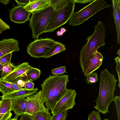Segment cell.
Instances as JSON below:
<instances>
[{"label":"cell","instance_id":"39","mask_svg":"<svg viewBox=\"0 0 120 120\" xmlns=\"http://www.w3.org/2000/svg\"><path fill=\"white\" fill-rule=\"evenodd\" d=\"M116 63L120 64V57L118 56L116 57L115 58Z\"/></svg>","mask_w":120,"mask_h":120},{"label":"cell","instance_id":"35","mask_svg":"<svg viewBox=\"0 0 120 120\" xmlns=\"http://www.w3.org/2000/svg\"><path fill=\"white\" fill-rule=\"evenodd\" d=\"M30 0H15L17 5H26L30 2Z\"/></svg>","mask_w":120,"mask_h":120},{"label":"cell","instance_id":"37","mask_svg":"<svg viewBox=\"0 0 120 120\" xmlns=\"http://www.w3.org/2000/svg\"><path fill=\"white\" fill-rule=\"evenodd\" d=\"M62 0H50L51 5H54L56 4Z\"/></svg>","mask_w":120,"mask_h":120},{"label":"cell","instance_id":"16","mask_svg":"<svg viewBox=\"0 0 120 120\" xmlns=\"http://www.w3.org/2000/svg\"><path fill=\"white\" fill-rule=\"evenodd\" d=\"M50 0H34L23 5L27 11L32 12L45 8L51 5Z\"/></svg>","mask_w":120,"mask_h":120},{"label":"cell","instance_id":"45","mask_svg":"<svg viewBox=\"0 0 120 120\" xmlns=\"http://www.w3.org/2000/svg\"><path fill=\"white\" fill-rule=\"evenodd\" d=\"M118 0V1H119V2H120V0Z\"/></svg>","mask_w":120,"mask_h":120},{"label":"cell","instance_id":"15","mask_svg":"<svg viewBox=\"0 0 120 120\" xmlns=\"http://www.w3.org/2000/svg\"><path fill=\"white\" fill-rule=\"evenodd\" d=\"M12 100L2 99L0 101V120H11V112Z\"/></svg>","mask_w":120,"mask_h":120},{"label":"cell","instance_id":"44","mask_svg":"<svg viewBox=\"0 0 120 120\" xmlns=\"http://www.w3.org/2000/svg\"><path fill=\"white\" fill-rule=\"evenodd\" d=\"M30 0V2H31V1H33V0Z\"/></svg>","mask_w":120,"mask_h":120},{"label":"cell","instance_id":"24","mask_svg":"<svg viewBox=\"0 0 120 120\" xmlns=\"http://www.w3.org/2000/svg\"><path fill=\"white\" fill-rule=\"evenodd\" d=\"M68 110H66L51 116V120H65L68 115Z\"/></svg>","mask_w":120,"mask_h":120},{"label":"cell","instance_id":"20","mask_svg":"<svg viewBox=\"0 0 120 120\" xmlns=\"http://www.w3.org/2000/svg\"><path fill=\"white\" fill-rule=\"evenodd\" d=\"M66 50L65 45L58 41H55L54 45L45 53L43 57L48 58Z\"/></svg>","mask_w":120,"mask_h":120},{"label":"cell","instance_id":"12","mask_svg":"<svg viewBox=\"0 0 120 120\" xmlns=\"http://www.w3.org/2000/svg\"><path fill=\"white\" fill-rule=\"evenodd\" d=\"M19 42L14 38H4L0 41V58L10 52L20 50Z\"/></svg>","mask_w":120,"mask_h":120},{"label":"cell","instance_id":"38","mask_svg":"<svg viewBox=\"0 0 120 120\" xmlns=\"http://www.w3.org/2000/svg\"><path fill=\"white\" fill-rule=\"evenodd\" d=\"M10 2V0H0V2L6 5Z\"/></svg>","mask_w":120,"mask_h":120},{"label":"cell","instance_id":"28","mask_svg":"<svg viewBox=\"0 0 120 120\" xmlns=\"http://www.w3.org/2000/svg\"><path fill=\"white\" fill-rule=\"evenodd\" d=\"M66 69V67L65 66H62L53 69L52 70L51 74L55 76L64 74V73H67Z\"/></svg>","mask_w":120,"mask_h":120},{"label":"cell","instance_id":"33","mask_svg":"<svg viewBox=\"0 0 120 120\" xmlns=\"http://www.w3.org/2000/svg\"><path fill=\"white\" fill-rule=\"evenodd\" d=\"M15 91H17L23 89V88L20 86L18 84L17 81L10 82Z\"/></svg>","mask_w":120,"mask_h":120},{"label":"cell","instance_id":"22","mask_svg":"<svg viewBox=\"0 0 120 120\" xmlns=\"http://www.w3.org/2000/svg\"><path fill=\"white\" fill-rule=\"evenodd\" d=\"M10 82L0 78V91L3 95L14 91Z\"/></svg>","mask_w":120,"mask_h":120},{"label":"cell","instance_id":"32","mask_svg":"<svg viewBox=\"0 0 120 120\" xmlns=\"http://www.w3.org/2000/svg\"><path fill=\"white\" fill-rule=\"evenodd\" d=\"M20 116L19 120H32L31 115L27 113H25Z\"/></svg>","mask_w":120,"mask_h":120},{"label":"cell","instance_id":"2","mask_svg":"<svg viewBox=\"0 0 120 120\" xmlns=\"http://www.w3.org/2000/svg\"><path fill=\"white\" fill-rule=\"evenodd\" d=\"M117 81L115 75L109 72L106 69L100 73L99 94L95 101L96 105L93 107L103 114L109 112L108 109L114 100Z\"/></svg>","mask_w":120,"mask_h":120},{"label":"cell","instance_id":"31","mask_svg":"<svg viewBox=\"0 0 120 120\" xmlns=\"http://www.w3.org/2000/svg\"><path fill=\"white\" fill-rule=\"evenodd\" d=\"M34 83L33 82L28 80L26 82L24 88L28 90L32 89L34 88Z\"/></svg>","mask_w":120,"mask_h":120},{"label":"cell","instance_id":"3","mask_svg":"<svg viewBox=\"0 0 120 120\" xmlns=\"http://www.w3.org/2000/svg\"><path fill=\"white\" fill-rule=\"evenodd\" d=\"M105 27L101 21L95 25L93 34L86 38L79 55V62L82 72L85 73L95 52L100 47L104 46L106 37Z\"/></svg>","mask_w":120,"mask_h":120},{"label":"cell","instance_id":"43","mask_svg":"<svg viewBox=\"0 0 120 120\" xmlns=\"http://www.w3.org/2000/svg\"><path fill=\"white\" fill-rule=\"evenodd\" d=\"M117 54L119 56V57L120 56V49H119L118 50L117 52Z\"/></svg>","mask_w":120,"mask_h":120},{"label":"cell","instance_id":"23","mask_svg":"<svg viewBox=\"0 0 120 120\" xmlns=\"http://www.w3.org/2000/svg\"><path fill=\"white\" fill-rule=\"evenodd\" d=\"M16 66L11 63H8L4 65L0 74V78H3L10 74L14 69Z\"/></svg>","mask_w":120,"mask_h":120},{"label":"cell","instance_id":"17","mask_svg":"<svg viewBox=\"0 0 120 120\" xmlns=\"http://www.w3.org/2000/svg\"><path fill=\"white\" fill-rule=\"evenodd\" d=\"M113 6V15L117 33V42L120 44V2L118 0H111Z\"/></svg>","mask_w":120,"mask_h":120},{"label":"cell","instance_id":"14","mask_svg":"<svg viewBox=\"0 0 120 120\" xmlns=\"http://www.w3.org/2000/svg\"><path fill=\"white\" fill-rule=\"evenodd\" d=\"M27 101L25 98L12 100L11 110L14 111L15 116L12 120H17L18 117L26 112Z\"/></svg>","mask_w":120,"mask_h":120},{"label":"cell","instance_id":"26","mask_svg":"<svg viewBox=\"0 0 120 120\" xmlns=\"http://www.w3.org/2000/svg\"><path fill=\"white\" fill-rule=\"evenodd\" d=\"M100 112L93 110L88 115V120H101Z\"/></svg>","mask_w":120,"mask_h":120},{"label":"cell","instance_id":"25","mask_svg":"<svg viewBox=\"0 0 120 120\" xmlns=\"http://www.w3.org/2000/svg\"><path fill=\"white\" fill-rule=\"evenodd\" d=\"M86 76V82L88 84H94L98 81V78L97 72H92Z\"/></svg>","mask_w":120,"mask_h":120},{"label":"cell","instance_id":"21","mask_svg":"<svg viewBox=\"0 0 120 120\" xmlns=\"http://www.w3.org/2000/svg\"><path fill=\"white\" fill-rule=\"evenodd\" d=\"M48 109L35 113L31 115L32 120H51V116Z\"/></svg>","mask_w":120,"mask_h":120},{"label":"cell","instance_id":"13","mask_svg":"<svg viewBox=\"0 0 120 120\" xmlns=\"http://www.w3.org/2000/svg\"><path fill=\"white\" fill-rule=\"evenodd\" d=\"M38 90V88H33L28 90L23 88L21 90L3 95L0 96V98L2 99H9L12 100L25 98L37 93Z\"/></svg>","mask_w":120,"mask_h":120},{"label":"cell","instance_id":"4","mask_svg":"<svg viewBox=\"0 0 120 120\" xmlns=\"http://www.w3.org/2000/svg\"><path fill=\"white\" fill-rule=\"evenodd\" d=\"M75 4L72 0H62L56 4L44 33L53 32L68 21L74 11Z\"/></svg>","mask_w":120,"mask_h":120},{"label":"cell","instance_id":"7","mask_svg":"<svg viewBox=\"0 0 120 120\" xmlns=\"http://www.w3.org/2000/svg\"><path fill=\"white\" fill-rule=\"evenodd\" d=\"M55 42L53 39L48 38L35 39L27 47V52L32 57H43L54 45Z\"/></svg>","mask_w":120,"mask_h":120},{"label":"cell","instance_id":"5","mask_svg":"<svg viewBox=\"0 0 120 120\" xmlns=\"http://www.w3.org/2000/svg\"><path fill=\"white\" fill-rule=\"evenodd\" d=\"M55 5H51L45 8L31 13L29 18V26L32 29V37L38 39L39 35L44 33Z\"/></svg>","mask_w":120,"mask_h":120},{"label":"cell","instance_id":"27","mask_svg":"<svg viewBox=\"0 0 120 120\" xmlns=\"http://www.w3.org/2000/svg\"><path fill=\"white\" fill-rule=\"evenodd\" d=\"M12 52H10L0 58V63L4 65L8 63H11V60Z\"/></svg>","mask_w":120,"mask_h":120},{"label":"cell","instance_id":"29","mask_svg":"<svg viewBox=\"0 0 120 120\" xmlns=\"http://www.w3.org/2000/svg\"><path fill=\"white\" fill-rule=\"evenodd\" d=\"M114 101L116 108L118 118L119 120H120V97L116 96L114 98Z\"/></svg>","mask_w":120,"mask_h":120},{"label":"cell","instance_id":"10","mask_svg":"<svg viewBox=\"0 0 120 120\" xmlns=\"http://www.w3.org/2000/svg\"><path fill=\"white\" fill-rule=\"evenodd\" d=\"M9 11L10 19L16 23H23L29 20L31 13L24 8L22 5H17Z\"/></svg>","mask_w":120,"mask_h":120},{"label":"cell","instance_id":"11","mask_svg":"<svg viewBox=\"0 0 120 120\" xmlns=\"http://www.w3.org/2000/svg\"><path fill=\"white\" fill-rule=\"evenodd\" d=\"M32 67L28 62L22 63L16 66L11 72L2 79L10 82L17 81Z\"/></svg>","mask_w":120,"mask_h":120},{"label":"cell","instance_id":"36","mask_svg":"<svg viewBox=\"0 0 120 120\" xmlns=\"http://www.w3.org/2000/svg\"><path fill=\"white\" fill-rule=\"evenodd\" d=\"M75 3H77L79 4H85L92 1L94 0H72Z\"/></svg>","mask_w":120,"mask_h":120},{"label":"cell","instance_id":"19","mask_svg":"<svg viewBox=\"0 0 120 120\" xmlns=\"http://www.w3.org/2000/svg\"><path fill=\"white\" fill-rule=\"evenodd\" d=\"M41 73L40 69L32 67L20 79L25 82L28 80L33 82L40 77Z\"/></svg>","mask_w":120,"mask_h":120},{"label":"cell","instance_id":"30","mask_svg":"<svg viewBox=\"0 0 120 120\" xmlns=\"http://www.w3.org/2000/svg\"><path fill=\"white\" fill-rule=\"evenodd\" d=\"M10 29V26L0 18V35L4 31Z\"/></svg>","mask_w":120,"mask_h":120},{"label":"cell","instance_id":"8","mask_svg":"<svg viewBox=\"0 0 120 120\" xmlns=\"http://www.w3.org/2000/svg\"><path fill=\"white\" fill-rule=\"evenodd\" d=\"M76 94L75 90L68 89L51 110L52 115L66 110L72 109L76 105L75 98Z\"/></svg>","mask_w":120,"mask_h":120},{"label":"cell","instance_id":"40","mask_svg":"<svg viewBox=\"0 0 120 120\" xmlns=\"http://www.w3.org/2000/svg\"><path fill=\"white\" fill-rule=\"evenodd\" d=\"M60 31L63 34L65 33L67 31V30L65 28H61L60 29Z\"/></svg>","mask_w":120,"mask_h":120},{"label":"cell","instance_id":"42","mask_svg":"<svg viewBox=\"0 0 120 120\" xmlns=\"http://www.w3.org/2000/svg\"><path fill=\"white\" fill-rule=\"evenodd\" d=\"M3 66L0 63V71L2 70Z\"/></svg>","mask_w":120,"mask_h":120},{"label":"cell","instance_id":"18","mask_svg":"<svg viewBox=\"0 0 120 120\" xmlns=\"http://www.w3.org/2000/svg\"><path fill=\"white\" fill-rule=\"evenodd\" d=\"M103 58L101 53L97 50L95 52L86 71L84 74L85 76L94 72L101 65Z\"/></svg>","mask_w":120,"mask_h":120},{"label":"cell","instance_id":"41","mask_svg":"<svg viewBox=\"0 0 120 120\" xmlns=\"http://www.w3.org/2000/svg\"><path fill=\"white\" fill-rule=\"evenodd\" d=\"M57 35L58 36H61L63 35V34L62 33L60 30L56 32Z\"/></svg>","mask_w":120,"mask_h":120},{"label":"cell","instance_id":"34","mask_svg":"<svg viewBox=\"0 0 120 120\" xmlns=\"http://www.w3.org/2000/svg\"><path fill=\"white\" fill-rule=\"evenodd\" d=\"M116 71L119 78V84L118 85L120 88V64L116 63Z\"/></svg>","mask_w":120,"mask_h":120},{"label":"cell","instance_id":"1","mask_svg":"<svg viewBox=\"0 0 120 120\" xmlns=\"http://www.w3.org/2000/svg\"><path fill=\"white\" fill-rule=\"evenodd\" d=\"M68 75H49L41 84L43 97L46 108L50 111L68 89Z\"/></svg>","mask_w":120,"mask_h":120},{"label":"cell","instance_id":"6","mask_svg":"<svg viewBox=\"0 0 120 120\" xmlns=\"http://www.w3.org/2000/svg\"><path fill=\"white\" fill-rule=\"evenodd\" d=\"M112 6L104 0H94L79 11H74L69 20V25L76 26L82 24L100 11Z\"/></svg>","mask_w":120,"mask_h":120},{"label":"cell","instance_id":"9","mask_svg":"<svg viewBox=\"0 0 120 120\" xmlns=\"http://www.w3.org/2000/svg\"><path fill=\"white\" fill-rule=\"evenodd\" d=\"M26 110L25 113L31 115L37 112L45 110L46 108L44 101L41 90L26 98Z\"/></svg>","mask_w":120,"mask_h":120}]
</instances>
